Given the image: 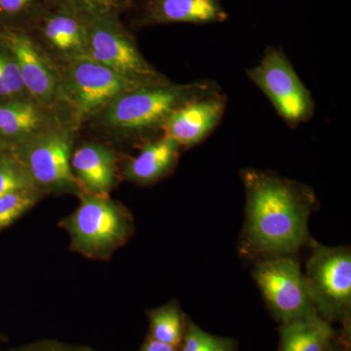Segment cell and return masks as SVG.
Segmentation results:
<instances>
[{
    "label": "cell",
    "mask_w": 351,
    "mask_h": 351,
    "mask_svg": "<svg viewBox=\"0 0 351 351\" xmlns=\"http://www.w3.org/2000/svg\"><path fill=\"white\" fill-rule=\"evenodd\" d=\"M246 193V239L255 251L288 255L308 237L307 223L316 198L311 189L276 173L241 172Z\"/></svg>",
    "instance_id": "6da1fadb"
},
{
    "label": "cell",
    "mask_w": 351,
    "mask_h": 351,
    "mask_svg": "<svg viewBox=\"0 0 351 351\" xmlns=\"http://www.w3.org/2000/svg\"><path fill=\"white\" fill-rule=\"evenodd\" d=\"M58 64L60 80L55 113L73 130L96 119L117 97L147 87L87 57Z\"/></svg>",
    "instance_id": "7a4b0ae2"
},
{
    "label": "cell",
    "mask_w": 351,
    "mask_h": 351,
    "mask_svg": "<svg viewBox=\"0 0 351 351\" xmlns=\"http://www.w3.org/2000/svg\"><path fill=\"white\" fill-rule=\"evenodd\" d=\"M218 88L209 80L172 82L138 88L117 97L98 115L107 128L125 136H145L162 131L171 114L198 95Z\"/></svg>",
    "instance_id": "3957f363"
},
{
    "label": "cell",
    "mask_w": 351,
    "mask_h": 351,
    "mask_svg": "<svg viewBox=\"0 0 351 351\" xmlns=\"http://www.w3.org/2000/svg\"><path fill=\"white\" fill-rule=\"evenodd\" d=\"M80 206L60 226L69 233L71 249L93 260H107L133 232V219L123 205L108 195L82 191Z\"/></svg>",
    "instance_id": "277c9868"
},
{
    "label": "cell",
    "mask_w": 351,
    "mask_h": 351,
    "mask_svg": "<svg viewBox=\"0 0 351 351\" xmlns=\"http://www.w3.org/2000/svg\"><path fill=\"white\" fill-rule=\"evenodd\" d=\"M73 131L66 124H59L12 147L13 156L44 195H78L83 191L71 166Z\"/></svg>",
    "instance_id": "5b68a950"
},
{
    "label": "cell",
    "mask_w": 351,
    "mask_h": 351,
    "mask_svg": "<svg viewBox=\"0 0 351 351\" xmlns=\"http://www.w3.org/2000/svg\"><path fill=\"white\" fill-rule=\"evenodd\" d=\"M86 16L88 36L85 57L145 86L170 82L143 56L137 43L124 29L117 15Z\"/></svg>",
    "instance_id": "8992f818"
},
{
    "label": "cell",
    "mask_w": 351,
    "mask_h": 351,
    "mask_svg": "<svg viewBox=\"0 0 351 351\" xmlns=\"http://www.w3.org/2000/svg\"><path fill=\"white\" fill-rule=\"evenodd\" d=\"M246 75L287 125H301L313 117V95L280 48L267 47L260 62L246 69Z\"/></svg>",
    "instance_id": "52a82bcc"
},
{
    "label": "cell",
    "mask_w": 351,
    "mask_h": 351,
    "mask_svg": "<svg viewBox=\"0 0 351 351\" xmlns=\"http://www.w3.org/2000/svg\"><path fill=\"white\" fill-rule=\"evenodd\" d=\"M309 295L317 313L327 321L350 318L351 255L350 249L313 243L304 276Z\"/></svg>",
    "instance_id": "ba28073f"
},
{
    "label": "cell",
    "mask_w": 351,
    "mask_h": 351,
    "mask_svg": "<svg viewBox=\"0 0 351 351\" xmlns=\"http://www.w3.org/2000/svg\"><path fill=\"white\" fill-rule=\"evenodd\" d=\"M270 311L283 324L319 315L299 263L277 257L258 263L253 272Z\"/></svg>",
    "instance_id": "9c48e42d"
},
{
    "label": "cell",
    "mask_w": 351,
    "mask_h": 351,
    "mask_svg": "<svg viewBox=\"0 0 351 351\" xmlns=\"http://www.w3.org/2000/svg\"><path fill=\"white\" fill-rule=\"evenodd\" d=\"M0 41L12 53L32 101L55 112L59 90V64L40 43L27 32L6 29Z\"/></svg>",
    "instance_id": "30bf717a"
},
{
    "label": "cell",
    "mask_w": 351,
    "mask_h": 351,
    "mask_svg": "<svg viewBox=\"0 0 351 351\" xmlns=\"http://www.w3.org/2000/svg\"><path fill=\"white\" fill-rule=\"evenodd\" d=\"M226 108V97L219 88L198 95L170 115L164 124L163 135L182 147L198 145L219 125Z\"/></svg>",
    "instance_id": "8fae6325"
},
{
    "label": "cell",
    "mask_w": 351,
    "mask_h": 351,
    "mask_svg": "<svg viewBox=\"0 0 351 351\" xmlns=\"http://www.w3.org/2000/svg\"><path fill=\"white\" fill-rule=\"evenodd\" d=\"M41 38L51 57L57 63L85 57L87 48V16L64 3L46 16L40 27Z\"/></svg>",
    "instance_id": "7c38bea8"
},
{
    "label": "cell",
    "mask_w": 351,
    "mask_h": 351,
    "mask_svg": "<svg viewBox=\"0 0 351 351\" xmlns=\"http://www.w3.org/2000/svg\"><path fill=\"white\" fill-rule=\"evenodd\" d=\"M71 170L82 191L108 195L117 182V156L107 145L87 143L73 152Z\"/></svg>",
    "instance_id": "4fadbf2b"
},
{
    "label": "cell",
    "mask_w": 351,
    "mask_h": 351,
    "mask_svg": "<svg viewBox=\"0 0 351 351\" xmlns=\"http://www.w3.org/2000/svg\"><path fill=\"white\" fill-rule=\"evenodd\" d=\"M59 124L64 123L56 113L40 107L36 101L0 104V138L12 147Z\"/></svg>",
    "instance_id": "5bb4252c"
},
{
    "label": "cell",
    "mask_w": 351,
    "mask_h": 351,
    "mask_svg": "<svg viewBox=\"0 0 351 351\" xmlns=\"http://www.w3.org/2000/svg\"><path fill=\"white\" fill-rule=\"evenodd\" d=\"M228 13L219 0H149L145 9L147 24H210L223 22Z\"/></svg>",
    "instance_id": "9a60e30c"
},
{
    "label": "cell",
    "mask_w": 351,
    "mask_h": 351,
    "mask_svg": "<svg viewBox=\"0 0 351 351\" xmlns=\"http://www.w3.org/2000/svg\"><path fill=\"white\" fill-rule=\"evenodd\" d=\"M182 147L166 136L145 143L138 156L125 164L123 174L128 181L149 184L173 170Z\"/></svg>",
    "instance_id": "2e32d148"
},
{
    "label": "cell",
    "mask_w": 351,
    "mask_h": 351,
    "mask_svg": "<svg viewBox=\"0 0 351 351\" xmlns=\"http://www.w3.org/2000/svg\"><path fill=\"white\" fill-rule=\"evenodd\" d=\"M332 338L331 325L319 315L295 320L281 327L280 351H325Z\"/></svg>",
    "instance_id": "e0dca14e"
},
{
    "label": "cell",
    "mask_w": 351,
    "mask_h": 351,
    "mask_svg": "<svg viewBox=\"0 0 351 351\" xmlns=\"http://www.w3.org/2000/svg\"><path fill=\"white\" fill-rule=\"evenodd\" d=\"M16 101L32 99L23 82L15 58L0 41V104Z\"/></svg>",
    "instance_id": "ac0fdd59"
},
{
    "label": "cell",
    "mask_w": 351,
    "mask_h": 351,
    "mask_svg": "<svg viewBox=\"0 0 351 351\" xmlns=\"http://www.w3.org/2000/svg\"><path fill=\"white\" fill-rule=\"evenodd\" d=\"M152 339L174 346H179L182 338L181 311L176 304H166L149 313Z\"/></svg>",
    "instance_id": "d6986e66"
},
{
    "label": "cell",
    "mask_w": 351,
    "mask_h": 351,
    "mask_svg": "<svg viewBox=\"0 0 351 351\" xmlns=\"http://www.w3.org/2000/svg\"><path fill=\"white\" fill-rule=\"evenodd\" d=\"M45 195L38 189H25L0 196V230L12 225Z\"/></svg>",
    "instance_id": "ffe728a7"
},
{
    "label": "cell",
    "mask_w": 351,
    "mask_h": 351,
    "mask_svg": "<svg viewBox=\"0 0 351 351\" xmlns=\"http://www.w3.org/2000/svg\"><path fill=\"white\" fill-rule=\"evenodd\" d=\"M25 189L38 188L22 163L9 152L0 158V196Z\"/></svg>",
    "instance_id": "44dd1931"
},
{
    "label": "cell",
    "mask_w": 351,
    "mask_h": 351,
    "mask_svg": "<svg viewBox=\"0 0 351 351\" xmlns=\"http://www.w3.org/2000/svg\"><path fill=\"white\" fill-rule=\"evenodd\" d=\"M64 3L85 15H119V11L128 4V0H64Z\"/></svg>",
    "instance_id": "7402d4cb"
},
{
    "label": "cell",
    "mask_w": 351,
    "mask_h": 351,
    "mask_svg": "<svg viewBox=\"0 0 351 351\" xmlns=\"http://www.w3.org/2000/svg\"><path fill=\"white\" fill-rule=\"evenodd\" d=\"M9 351H92L82 346H69L59 341H44Z\"/></svg>",
    "instance_id": "603a6c76"
},
{
    "label": "cell",
    "mask_w": 351,
    "mask_h": 351,
    "mask_svg": "<svg viewBox=\"0 0 351 351\" xmlns=\"http://www.w3.org/2000/svg\"><path fill=\"white\" fill-rule=\"evenodd\" d=\"M34 0H0V15L18 16L25 12L34 4Z\"/></svg>",
    "instance_id": "cb8c5ba5"
},
{
    "label": "cell",
    "mask_w": 351,
    "mask_h": 351,
    "mask_svg": "<svg viewBox=\"0 0 351 351\" xmlns=\"http://www.w3.org/2000/svg\"><path fill=\"white\" fill-rule=\"evenodd\" d=\"M233 345L230 339L213 336L209 341L198 351H232Z\"/></svg>",
    "instance_id": "d4e9b609"
},
{
    "label": "cell",
    "mask_w": 351,
    "mask_h": 351,
    "mask_svg": "<svg viewBox=\"0 0 351 351\" xmlns=\"http://www.w3.org/2000/svg\"><path fill=\"white\" fill-rule=\"evenodd\" d=\"M143 351H176V350L174 346L152 339L151 341L145 346Z\"/></svg>",
    "instance_id": "484cf974"
},
{
    "label": "cell",
    "mask_w": 351,
    "mask_h": 351,
    "mask_svg": "<svg viewBox=\"0 0 351 351\" xmlns=\"http://www.w3.org/2000/svg\"><path fill=\"white\" fill-rule=\"evenodd\" d=\"M12 151V145L0 138V158Z\"/></svg>",
    "instance_id": "4316f807"
},
{
    "label": "cell",
    "mask_w": 351,
    "mask_h": 351,
    "mask_svg": "<svg viewBox=\"0 0 351 351\" xmlns=\"http://www.w3.org/2000/svg\"><path fill=\"white\" fill-rule=\"evenodd\" d=\"M325 351H339V350H335V348H332V345L329 346V348H327L326 350Z\"/></svg>",
    "instance_id": "83f0119b"
}]
</instances>
